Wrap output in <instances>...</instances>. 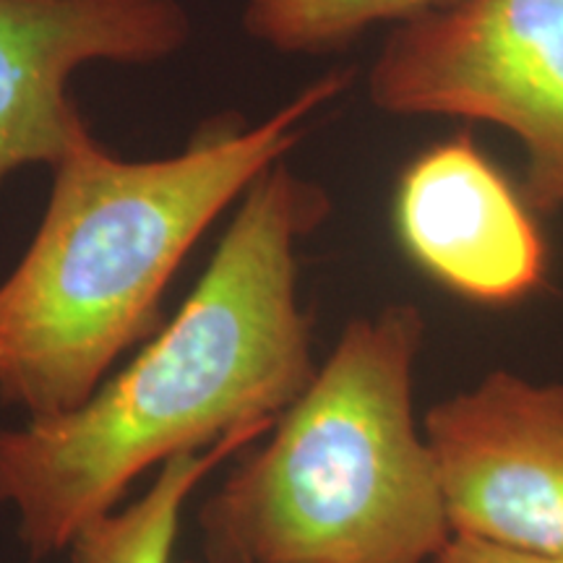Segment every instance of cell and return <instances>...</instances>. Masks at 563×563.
<instances>
[{
	"mask_svg": "<svg viewBox=\"0 0 563 563\" xmlns=\"http://www.w3.org/2000/svg\"><path fill=\"white\" fill-rule=\"evenodd\" d=\"M449 0H245L243 24L253 40L279 53H334L371 26L410 21Z\"/></svg>",
	"mask_w": 563,
	"mask_h": 563,
	"instance_id": "9",
	"label": "cell"
},
{
	"mask_svg": "<svg viewBox=\"0 0 563 563\" xmlns=\"http://www.w3.org/2000/svg\"><path fill=\"white\" fill-rule=\"evenodd\" d=\"M191 40L178 0H0V186L53 167L87 129L68 95L91 63L152 66Z\"/></svg>",
	"mask_w": 563,
	"mask_h": 563,
	"instance_id": "6",
	"label": "cell"
},
{
	"mask_svg": "<svg viewBox=\"0 0 563 563\" xmlns=\"http://www.w3.org/2000/svg\"><path fill=\"white\" fill-rule=\"evenodd\" d=\"M426 321L410 302L352 319L196 522L203 563H431L452 540L412 410Z\"/></svg>",
	"mask_w": 563,
	"mask_h": 563,
	"instance_id": "3",
	"label": "cell"
},
{
	"mask_svg": "<svg viewBox=\"0 0 563 563\" xmlns=\"http://www.w3.org/2000/svg\"><path fill=\"white\" fill-rule=\"evenodd\" d=\"M394 222L407 256L460 298L511 306L543 287L548 251L532 209L470 133L407 167Z\"/></svg>",
	"mask_w": 563,
	"mask_h": 563,
	"instance_id": "7",
	"label": "cell"
},
{
	"mask_svg": "<svg viewBox=\"0 0 563 563\" xmlns=\"http://www.w3.org/2000/svg\"><path fill=\"white\" fill-rule=\"evenodd\" d=\"M319 183L277 162L241 207L186 302L76 410L0 428V511L32 559L66 551L146 470L243 428H272L311 384L313 316L298 249L327 222Z\"/></svg>",
	"mask_w": 563,
	"mask_h": 563,
	"instance_id": "1",
	"label": "cell"
},
{
	"mask_svg": "<svg viewBox=\"0 0 563 563\" xmlns=\"http://www.w3.org/2000/svg\"><path fill=\"white\" fill-rule=\"evenodd\" d=\"M368 89L394 115L511 131L527 154V207L563 209V0H449L394 30Z\"/></svg>",
	"mask_w": 563,
	"mask_h": 563,
	"instance_id": "4",
	"label": "cell"
},
{
	"mask_svg": "<svg viewBox=\"0 0 563 563\" xmlns=\"http://www.w3.org/2000/svg\"><path fill=\"white\" fill-rule=\"evenodd\" d=\"M350 81L352 70H329L264 121H209L159 159L115 157L79 131L51 167L32 243L0 282V405L51 418L87 402L123 352L165 327L162 298L203 232Z\"/></svg>",
	"mask_w": 563,
	"mask_h": 563,
	"instance_id": "2",
	"label": "cell"
},
{
	"mask_svg": "<svg viewBox=\"0 0 563 563\" xmlns=\"http://www.w3.org/2000/svg\"><path fill=\"white\" fill-rule=\"evenodd\" d=\"M269 431L264 426L243 428L201 452L173 456L139 501L91 519L74 534L66 548L70 563H170L183 509L194 490L220 464Z\"/></svg>",
	"mask_w": 563,
	"mask_h": 563,
	"instance_id": "8",
	"label": "cell"
},
{
	"mask_svg": "<svg viewBox=\"0 0 563 563\" xmlns=\"http://www.w3.org/2000/svg\"><path fill=\"white\" fill-rule=\"evenodd\" d=\"M422 431L454 534L563 553V386L496 371L433 405Z\"/></svg>",
	"mask_w": 563,
	"mask_h": 563,
	"instance_id": "5",
	"label": "cell"
},
{
	"mask_svg": "<svg viewBox=\"0 0 563 563\" xmlns=\"http://www.w3.org/2000/svg\"><path fill=\"white\" fill-rule=\"evenodd\" d=\"M431 563H563V553H532L452 534Z\"/></svg>",
	"mask_w": 563,
	"mask_h": 563,
	"instance_id": "10",
	"label": "cell"
},
{
	"mask_svg": "<svg viewBox=\"0 0 563 563\" xmlns=\"http://www.w3.org/2000/svg\"><path fill=\"white\" fill-rule=\"evenodd\" d=\"M186 563H199V561H186Z\"/></svg>",
	"mask_w": 563,
	"mask_h": 563,
	"instance_id": "11",
	"label": "cell"
}]
</instances>
